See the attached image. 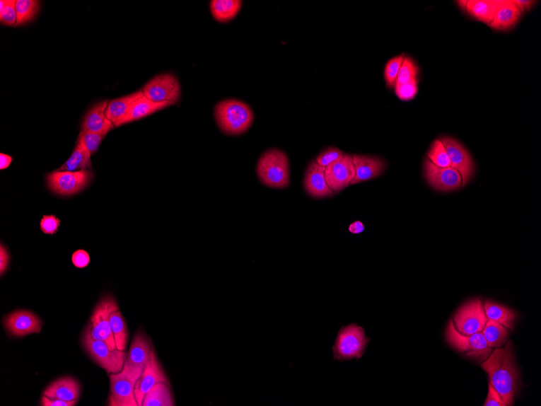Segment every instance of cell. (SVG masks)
Listing matches in <instances>:
<instances>
[{
	"label": "cell",
	"instance_id": "obj_1",
	"mask_svg": "<svg viewBox=\"0 0 541 406\" xmlns=\"http://www.w3.org/2000/svg\"><path fill=\"white\" fill-rule=\"evenodd\" d=\"M511 346L509 342L504 348L496 349L482 365L489 376L491 385L500 394L506 405L514 404L520 388V373Z\"/></svg>",
	"mask_w": 541,
	"mask_h": 406
},
{
	"label": "cell",
	"instance_id": "obj_2",
	"mask_svg": "<svg viewBox=\"0 0 541 406\" xmlns=\"http://www.w3.org/2000/svg\"><path fill=\"white\" fill-rule=\"evenodd\" d=\"M215 118L220 129L226 134L240 135L252 126L254 114L248 105L228 99L216 105Z\"/></svg>",
	"mask_w": 541,
	"mask_h": 406
},
{
	"label": "cell",
	"instance_id": "obj_3",
	"mask_svg": "<svg viewBox=\"0 0 541 406\" xmlns=\"http://www.w3.org/2000/svg\"><path fill=\"white\" fill-rule=\"evenodd\" d=\"M371 339L363 327L350 324L340 327L332 347L333 358L339 361L359 360L366 353Z\"/></svg>",
	"mask_w": 541,
	"mask_h": 406
},
{
	"label": "cell",
	"instance_id": "obj_4",
	"mask_svg": "<svg viewBox=\"0 0 541 406\" xmlns=\"http://www.w3.org/2000/svg\"><path fill=\"white\" fill-rule=\"evenodd\" d=\"M257 175L263 185L284 188L289 185V164L287 155L281 150L272 149L261 156Z\"/></svg>",
	"mask_w": 541,
	"mask_h": 406
},
{
	"label": "cell",
	"instance_id": "obj_5",
	"mask_svg": "<svg viewBox=\"0 0 541 406\" xmlns=\"http://www.w3.org/2000/svg\"><path fill=\"white\" fill-rule=\"evenodd\" d=\"M91 324L83 332L82 342L86 352L95 363L107 371L108 374L120 373L124 370L127 354L118 349L110 350L107 344L94 339L91 335Z\"/></svg>",
	"mask_w": 541,
	"mask_h": 406
},
{
	"label": "cell",
	"instance_id": "obj_6",
	"mask_svg": "<svg viewBox=\"0 0 541 406\" xmlns=\"http://www.w3.org/2000/svg\"><path fill=\"white\" fill-rule=\"evenodd\" d=\"M119 310L118 303L113 296H107L100 300L91 316V335L96 340L107 344L110 350L117 349L112 330L110 327V315Z\"/></svg>",
	"mask_w": 541,
	"mask_h": 406
},
{
	"label": "cell",
	"instance_id": "obj_7",
	"mask_svg": "<svg viewBox=\"0 0 541 406\" xmlns=\"http://www.w3.org/2000/svg\"><path fill=\"white\" fill-rule=\"evenodd\" d=\"M93 178L92 170L57 171L47 175V186L59 196L70 197L86 188Z\"/></svg>",
	"mask_w": 541,
	"mask_h": 406
},
{
	"label": "cell",
	"instance_id": "obj_8",
	"mask_svg": "<svg viewBox=\"0 0 541 406\" xmlns=\"http://www.w3.org/2000/svg\"><path fill=\"white\" fill-rule=\"evenodd\" d=\"M152 348L151 341L144 332H139L134 337L122 370L133 382L136 383L143 373L151 357Z\"/></svg>",
	"mask_w": 541,
	"mask_h": 406
},
{
	"label": "cell",
	"instance_id": "obj_9",
	"mask_svg": "<svg viewBox=\"0 0 541 406\" xmlns=\"http://www.w3.org/2000/svg\"><path fill=\"white\" fill-rule=\"evenodd\" d=\"M448 342L461 353H467L472 358L487 359L492 352V348L488 347L482 332L472 335H462L455 327L453 320H450L447 330Z\"/></svg>",
	"mask_w": 541,
	"mask_h": 406
},
{
	"label": "cell",
	"instance_id": "obj_10",
	"mask_svg": "<svg viewBox=\"0 0 541 406\" xmlns=\"http://www.w3.org/2000/svg\"><path fill=\"white\" fill-rule=\"evenodd\" d=\"M488 321L484 304L479 299H473L457 311L454 316V325L462 335H472L482 332Z\"/></svg>",
	"mask_w": 541,
	"mask_h": 406
},
{
	"label": "cell",
	"instance_id": "obj_11",
	"mask_svg": "<svg viewBox=\"0 0 541 406\" xmlns=\"http://www.w3.org/2000/svg\"><path fill=\"white\" fill-rule=\"evenodd\" d=\"M144 96L154 103H178L181 95L180 81L170 74L158 75L142 88Z\"/></svg>",
	"mask_w": 541,
	"mask_h": 406
},
{
	"label": "cell",
	"instance_id": "obj_12",
	"mask_svg": "<svg viewBox=\"0 0 541 406\" xmlns=\"http://www.w3.org/2000/svg\"><path fill=\"white\" fill-rule=\"evenodd\" d=\"M355 175L353 156L348 153H344L342 158L325 168L327 185L334 193L351 185Z\"/></svg>",
	"mask_w": 541,
	"mask_h": 406
},
{
	"label": "cell",
	"instance_id": "obj_13",
	"mask_svg": "<svg viewBox=\"0 0 541 406\" xmlns=\"http://www.w3.org/2000/svg\"><path fill=\"white\" fill-rule=\"evenodd\" d=\"M424 170L429 185L439 192H451L462 187L460 172L453 168H439L427 158L424 163Z\"/></svg>",
	"mask_w": 541,
	"mask_h": 406
},
{
	"label": "cell",
	"instance_id": "obj_14",
	"mask_svg": "<svg viewBox=\"0 0 541 406\" xmlns=\"http://www.w3.org/2000/svg\"><path fill=\"white\" fill-rule=\"evenodd\" d=\"M440 141L447 150L451 168L460 172L462 177V186L465 187L474 174V163L470 153L453 138L444 137L441 138Z\"/></svg>",
	"mask_w": 541,
	"mask_h": 406
},
{
	"label": "cell",
	"instance_id": "obj_15",
	"mask_svg": "<svg viewBox=\"0 0 541 406\" xmlns=\"http://www.w3.org/2000/svg\"><path fill=\"white\" fill-rule=\"evenodd\" d=\"M4 323L5 329L16 337H23L42 331V320L30 311H13L4 319Z\"/></svg>",
	"mask_w": 541,
	"mask_h": 406
},
{
	"label": "cell",
	"instance_id": "obj_16",
	"mask_svg": "<svg viewBox=\"0 0 541 406\" xmlns=\"http://www.w3.org/2000/svg\"><path fill=\"white\" fill-rule=\"evenodd\" d=\"M159 382L169 383L168 378H167L163 366H161L159 363L153 347L151 357H150L146 366H145L141 377H139V380L136 381L135 389H134V393H135L136 399L139 406L142 405L145 394H146L150 389L156 385V383Z\"/></svg>",
	"mask_w": 541,
	"mask_h": 406
},
{
	"label": "cell",
	"instance_id": "obj_17",
	"mask_svg": "<svg viewBox=\"0 0 541 406\" xmlns=\"http://www.w3.org/2000/svg\"><path fill=\"white\" fill-rule=\"evenodd\" d=\"M110 406H139L136 399V383L128 377L124 371L120 373L110 374Z\"/></svg>",
	"mask_w": 541,
	"mask_h": 406
},
{
	"label": "cell",
	"instance_id": "obj_18",
	"mask_svg": "<svg viewBox=\"0 0 541 406\" xmlns=\"http://www.w3.org/2000/svg\"><path fill=\"white\" fill-rule=\"evenodd\" d=\"M353 161L356 175L351 185L375 179L381 175L386 169V163L380 158L354 155Z\"/></svg>",
	"mask_w": 541,
	"mask_h": 406
},
{
	"label": "cell",
	"instance_id": "obj_19",
	"mask_svg": "<svg viewBox=\"0 0 541 406\" xmlns=\"http://www.w3.org/2000/svg\"><path fill=\"white\" fill-rule=\"evenodd\" d=\"M304 186L306 192L314 198H325L334 194L327 185L325 168H322L315 161H311L306 170Z\"/></svg>",
	"mask_w": 541,
	"mask_h": 406
},
{
	"label": "cell",
	"instance_id": "obj_20",
	"mask_svg": "<svg viewBox=\"0 0 541 406\" xmlns=\"http://www.w3.org/2000/svg\"><path fill=\"white\" fill-rule=\"evenodd\" d=\"M81 388L80 383L75 378L65 376L59 378L50 385L43 392V395L52 399L74 400L80 398Z\"/></svg>",
	"mask_w": 541,
	"mask_h": 406
},
{
	"label": "cell",
	"instance_id": "obj_21",
	"mask_svg": "<svg viewBox=\"0 0 541 406\" xmlns=\"http://www.w3.org/2000/svg\"><path fill=\"white\" fill-rule=\"evenodd\" d=\"M108 102H101L88 111L83 120L81 131L107 134L115 127L105 116Z\"/></svg>",
	"mask_w": 541,
	"mask_h": 406
},
{
	"label": "cell",
	"instance_id": "obj_22",
	"mask_svg": "<svg viewBox=\"0 0 541 406\" xmlns=\"http://www.w3.org/2000/svg\"><path fill=\"white\" fill-rule=\"evenodd\" d=\"M176 103L172 102L154 103L146 97L143 96L134 103L128 110V113L124 120H122L115 127H120L131 122L145 118L157 111L170 107Z\"/></svg>",
	"mask_w": 541,
	"mask_h": 406
},
{
	"label": "cell",
	"instance_id": "obj_23",
	"mask_svg": "<svg viewBox=\"0 0 541 406\" xmlns=\"http://www.w3.org/2000/svg\"><path fill=\"white\" fill-rule=\"evenodd\" d=\"M520 18V11L512 0H501L497 13L489 25L496 30H508L516 25Z\"/></svg>",
	"mask_w": 541,
	"mask_h": 406
},
{
	"label": "cell",
	"instance_id": "obj_24",
	"mask_svg": "<svg viewBox=\"0 0 541 406\" xmlns=\"http://www.w3.org/2000/svg\"><path fill=\"white\" fill-rule=\"evenodd\" d=\"M144 96L143 91H138L124 97L112 100L109 102L105 110V116L115 126L124 120L129 110L131 105Z\"/></svg>",
	"mask_w": 541,
	"mask_h": 406
},
{
	"label": "cell",
	"instance_id": "obj_25",
	"mask_svg": "<svg viewBox=\"0 0 541 406\" xmlns=\"http://www.w3.org/2000/svg\"><path fill=\"white\" fill-rule=\"evenodd\" d=\"M91 154L80 136H78L74 153L57 171L92 170Z\"/></svg>",
	"mask_w": 541,
	"mask_h": 406
},
{
	"label": "cell",
	"instance_id": "obj_26",
	"mask_svg": "<svg viewBox=\"0 0 541 406\" xmlns=\"http://www.w3.org/2000/svg\"><path fill=\"white\" fill-rule=\"evenodd\" d=\"M501 0H470L467 1L466 12L482 23L489 25L494 20Z\"/></svg>",
	"mask_w": 541,
	"mask_h": 406
},
{
	"label": "cell",
	"instance_id": "obj_27",
	"mask_svg": "<svg viewBox=\"0 0 541 406\" xmlns=\"http://www.w3.org/2000/svg\"><path fill=\"white\" fill-rule=\"evenodd\" d=\"M170 383L159 382L145 394L141 406H174Z\"/></svg>",
	"mask_w": 541,
	"mask_h": 406
},
{
	"label": "cell",
	"instance_id": "obj_28",
	"mask_svg": "<svg viewBox=\"0 0 541 406\" xmlns=\"http://www.w3.org/2000/svg\"><path fill=\"white\" fill-rule=\"evenodd\" d=\"M485 315L488 320L499 323L506 329L512 330L516 320V314L506 306L487 301L484 304Z\"/></svg>",
	"mask_w": 541,
	"mask_h": 406
},
{
	"label": "cell",
	"instance_id": "obj_29",
	"mask_svg": "<svg viewBox=\"0 0 541 406\" xmlns=\"http://www.w3.org/2000/svg\"><path fill=\"white\" fill-rule=\"evenodd\" d=\"M243 5L238 0H214L210 8L214 18L221 23L232 21L239 13Z\"/></svg>",
	"mask_w": 541,
	"mask_h": 406
},
{
	"label": "cell",
	"instance_id": "obj_30",
	"mask_svg": "<svg viewBox=\"0 0 541 406\" xmlns=\"http://www.w3.org/2000/svg\"><path fill=\"white\" fill-rule=\"evenodd\" d=\"M483 335L487 340L488 347L490 348H500L508 341L509 332L506 327L498 322L488 320L482 331Z\"/></svg>",
	"mask_w": 541,
	"mask_h": 406
},
{
	"label": "cell",
	"instance_id": "obj_31",
	"mask_svg": "<svg viewBox=\"0 0 541 406\" xmlns=\"http://www.w3.org/2000/svg\"><path fill=\"white\" fill-rule=\"evenodd\" d=\"M110 322L111 330H112L115 337L116 347L119 350L124 352L128 341V331L125 320L120 310L114 311V313L110 315Z\"/></svg>",
	"mask_w": 541,
	"mask_h": 406
},
{
	"label": "cell",
	"instance_id": "obj_32",
	"mask_svg": "<svg viewBox=\"0 0 541 406\" xmlns=\"http://www.w3.org/2000/svg\"><path fill=\"white\" fill-rule=\"evenodd\" d=\"M40 2L36 0H16V10L18 21L16 26L24 25L32 21L37 16Z\"/></svg>",
	"mask_w": 541,
	"mask_h": 406
},
{
	"label": "cell",
	"instance_id": "obj_33",
	"mask_svg": "<svg viewBox=\"0 0 541 406\" xmlns=\"http://www.w3.org/2000/svg\"><path fill=\"white\" fill-rule=\"evenodd\" d=\"M428 158L439 168H450L451 163L447 150L440 140L435 141L428 152Z\"/></svg>",
	"mask_w": 541,
	"mask_h": 406
},
{
	"label": "cell",
	"instance_id": "obj_34",
	"mask_svg": "<svg viewBox=\"0 0 541 406\" xmlns=\"http://www.w3.org/2000/svg\"><path fill=\"white\" fill-rule=\"evenodd\" d=\"M418 74H419V69L414 61L409 57H405L395 86L403 85L412 80L417 81Z\"/></svg>",
	"mask_w": 541,
	"mask_h": 406
},
{
	"label": "cell",
	"instance_id": "obj_35",
	"mask_svg": "<svg viewBox=\"0 0 541 406\" xmlns=\"http://www.w3.org/2000/svg\"><path fill=\"white\" fill-rule=\"evenodd\" d=\"M0 21L3 25L16 26L18 16H16L15 0L0 1Z\"/></svg>",
	"mask_w": 541,
	"mask_h": 406
},
{
	"label": "cell",
	"instance_id": "obj_36",
	"mask_svg": "<svg viewBox=\"0 0 541 406\" xmlns=\"http://www.w3.org/2000/svg\"><path fill=\"white\" fill-rule=\"evenodd\" d=\"M405 55H399L389 61L385 68V80L390 88H394L397 84V77Z\"/></svg>",
	"mask_w": 541,
	"mask_h": 406
},
{
	"label": "cell",
	"instance_id": "obj_37",
	"mask_svg": "<svg viewBox=\"0 0 541 406\" xmlns=\"http://www.w3.org/2000/svg\"><path fill=\"white\" fill-rule=\"evenodd\" d=\"M79 136L81 137L83 144L88 150V152L91 155L98 152L100 147V144L104 140V138L107 137V134H101V133H96L92 132L81 131Z\"/></svg>",
	"mask_w": 541,
	"mask_h": 406
},
{
	"label": "cell",
	"instance_id": "obj_38",
	"mask_svg": "<svg viewBox=\"0 0 541 406\" xmlns=\"http://www.w3.org/2000/svg\"><path fill=\"white\" fill-rule=\"evenodd\" d=\"M395 91L400 99L403 101H410L415 98L418 92L417 81L412 80L405 84L395 86Z\"/></svg>",
	"mask_w": 541,
	"mask_h": 406
},
{
	"label": "cell",
	"instance_id": "obj_39",
	"mask_svg": "<svg viewBox=\"0 0 541 406\" xmlns=\"http://www.w3.org/2000/svg\"><path fill=\"white\" fill-rule=\"evenodd\" d=\"M344 152L337 148H327L325 151L322 152L315 159L318 164L322 166V168H327V166L337 161L344 155Z\"/></svg>",
	"mask_w": 541,
	"mask_h": 406
},
{
	"label": "cell",
	"instance_id": "obj_40",
	"mask_svg": "<svg viewBox=\"0 0 541 406\" xmlns=\"http://www.w3.org/2000/svg\"><path fill=\"white\" fill-rule=\"evenodd\" d=\"M61 221L54 215H45L40 221L41 231L45 235L54 236L59 231Z\"/></svg>",
	"mask_w": 541,
	"mask_h": 406
},
{
	"label": "cell",
	"instance_id": "obj_41",
	"mask_svg": "<svg viewBox=\"0 0 541 406\" xmlns=\"http://www.w3.org/2000/svg\"><path fill=\"white\" fill-rule=\"evenodd\" d=\"M71 260L76 268L83 269L91 263V257L87 252L81 249L72 255Z\"/></svg>",
	"mask_w": 541,
	"mask_h": 406
},
{
	"label": "cell",
	"instance_id": "obj_42",
	"mask_svg": "<svg viewBox=\"0 0 541 406\" xmlns=\"http://www.w3.org/2000/svg\"><path fill=\"white\" fill-rule=\"evenodd\" d=\"M484 406H506L503 398L489 382V394Z\"/></svg>",
	"mask_w": 541,
	"mask_h": 406
},
{
	"label": "cell",
	"instance_id": "obj_43",
	"mask_svg": "<svg viewBox=\"0 0 541 406\" xmlns=\"http://www.w3.org/2000/svg\"><path fill=\"white\" fill-rule=\"evenodd\" d=\"M78 402V400H66L59 399H52L43 395L41 400V405L42 406H74Z\"/></svg>",
	"mask_w": 541,
	"mask_h": 406
},
{
	"label": "cell",
	"instance_id": "obj_44",
	"mask_svg": "<svg viewBox=\"0 0 541 406\" xmlns=\"http://www.w3.org/2000/svg\"><path fill=\"white\" fill-rule=\"evenodd\" d=\"M10 262V255L8 254L7 249L5 248L1 243L0 246V274L1 277L4 275V272H6L8 268Z\"/></svg>",
	"mask_w": 541,
	"mask_h": 406
},
{
	"label": "cell",
	"instance_id": "obj_45",
	"mask_svg": "<svg viewBox=\"0 0 541 406\" xmlns=\"http://www.w3.org/2000/svg\"><path fill=\"white\" fill-rule=\"evenodd\" d=\"M512 2L520 9L521 13L531 9L533 5L537 3L535 1H530V0H512Z\"/></svg>",
	"mask_w": 541,
	"mask_h": 406
},
{
	"label": "cell",
	"instance_id": "obj_46",
	"mask_svg": "<svg viewBox=\"0 0 541 406\" xmlns=\"http://www.w3.org/2000/svg\"><path fill=\"white\" fill-rule=\"evenodd\" d=\"M349 231L350 233H354V235H359V233L365 231V226L361 221H354L353 224L349 226Z\"/></svg>",
	"mask_w": 541,
	"mask_h": 406
},
{
	"label": "cell",
	"instance_id": "obj_47",
	"mask_svg": "<svg viewBox=\"0 0 541 406\" xmlns=\"http://www.w3.org/2000/svg\"><path fill=\"white\" fill-rule=\"evenodd\" d=\"M13 158L7 154H0V170L7 169L11 163H12Z\"/></svg>",
	"mask_w": 541,
	"mask_h": 406
},
{
	"label": "cell",
	"instance_id": "obj_48",
	"mask_svg": "<svg viewBox=\"0 0 541 406\" xmlns=\"http://www.w3.org/2000/svg\"><path fill=\"white\" fill-rule=\"evenodd\" d=\"M457 3H458V4H459V6H460V7L462 9H464V10H465V9H466V6H467V1H461V0H460V1H458V2H457Z\"/></svg>",
	"mask_w": 541,
	"mask_h": 406
}]
</instances>
